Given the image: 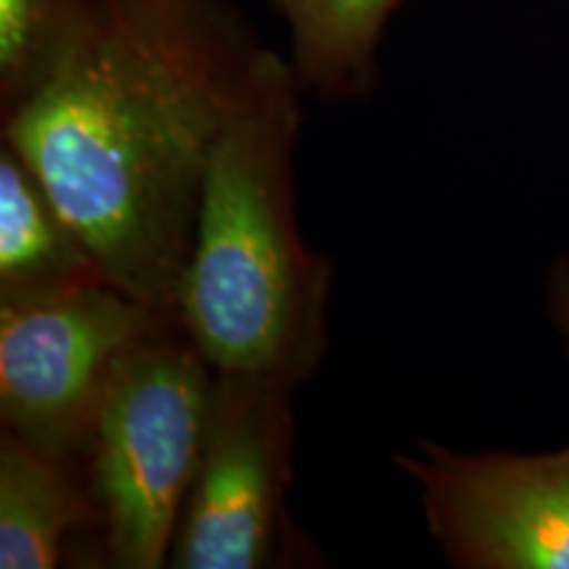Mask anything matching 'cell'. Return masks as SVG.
<instances>
[{
    "label": "cell",
    "mask_w": 569,
    "mask_h": 569,
    "mask_svg": "<svg viewBox=\"0 0 569 569\" xmlns=\"http://www.w3.org/2000/svg\"><path fill=\"white\" fill-rule=\"evenodd\" d=\"M177 319L109 280L0 303V422L42 451L82 459L122 361Z\"/></svg>",
    "instance_id": "cell-5"
},
{
    "label": "cell",
    "mask_w": 569,
    "mask_h": 569,
    "mask_svg": "<svg viewBox=\"0 0 569 569\" xmlns=\"http://www.w3.org/2000/svg\"><path fill=\"white\" fill-rule=\"evenodd\" d=\"M267 51L232 0H106L3 117L106 280L172 319L211 148Z\"/></svg>",
    "instance_id": "cell-1"
},
{
    "label": "cell",
    "mask_w": 569,
    "mask_h": 569,
    "mask_svg": "<svg viewBox=\"0 0 569 569\" xmlns=\"http://www.w3.org/2000/svg\"><path fill=\"white\" fill-rule=\"evenodd\" d=\"M293 393L280 377L213 372L201 459L177 525L169 567L290 565Z\"/></svg>",
    "instance_id": "cell-4"
},
{
    "label": "cell",
    "mask_w": 569,
    "mask_h": 569,
    "mask_svg": "<svg viewBox=\"0 0 569 569\" xmlns=\"http://www.w3.org/2000/svg\"><path fill=\"white\" fill-rule=\"evenodd\" d=\"M396 465L417 482L427 528L461 569H569V448L465 453L419 440Z\"/></svg>",
    "instance_id": "cell-6"
},
{
    "label": "cell",
    "mask_w": 569,
    "mask_h": 569,
    "mask_svg": "<svg viewBox=\"0 0 569 569\" xmlns=\"http://www.w3.org/2000/svg\"><path fill=\"white\" fill-rule=\"evenodd\" d=\"M211 386L213 369L180 325L142 340L117 369L82 453L98 515L96 565L169 567Z\"/></svg>",
    "instance_id": "cell-3"
},
{
    "label": "cell",
    "mask_w": 569,
    "mask_h": 569,
    "mask_svg": "<svg viewBox=\"0 0 569 569\" xmlns=\"http://www.w3.org/2000/svg\"><path fill=\"white\" fill-rule=\"evenodd\" d=\"M306 96L293 63L269 48L213 142L177 322L213 372L303 386L327 351L330 261L296 217L293 151Z\"/></svg>",
    "instance_id": "cell-2"
},
{
    "label": "cell",
    "mask_w": 569,
    "mask_h": 569,
    "mask_svg": "<svg viewBox=\"0 0 569 569\" xmlns=\"http://www.w3.org/2000/svg\"><path fill=\"white\" fill-rule=\"evenodd\" d=\"M106 280L96 256L27 161L0 148V303L34 301Z\"/></svg>",
    "instance_id": "cell-8"
},
{
    "label": "cell",
    "mask_w": 569,
    "mask_h": 569,
    "mask_svg": "<svg viewBox=\"0 0 569 569\" xmlns=\"http://www.w3.org/2000/svg\"><path fill=\"white\" fill-rule=\"evenodd\" d=\"M106 0H0V119L30 101Z\"/></svg>",
    "instance_id": "cell-10"
},
{
    "label": "cell",
    "mask_w": 569,
    "mask_h": 569,
    "mask_svg": "<svg viewBox=\"0 0 569 569\" xmlns=\"http://www.w3.org/2000/svg\"><path fill=\"white\" fill-rule=\"evenodd\" d=\"M546 298H549V315L557 332L565 340L569 353V259L553 264L549 284H546Z\"/></svg>",
    "instance_id": "cell-11"
},
{
    "label": "cell",
    "mask_w": 569,
    "mask_h": 569,
    "mask_svg": "<svg viewBox=\"0 0 569 569\" xmlns=\"http://www.w3.org/2000/svg\"><path fill=\"white\" fill-rule=\"evenodd\" d=\"M98 515L82 459L0 436V567H59L74 540L96 557Z\"/></svg>",
    "instance_id": "cell-7"
},
{
    "label": "cell",
    "mask_w": 569,
    "mask_h": 569,
    "mask_svg": "<svg viewBox=\"0 0 569 569\" xmlns=\"http://www.w3.org/2000/svg\"><path fill=\"white\" fill-rule=\"evenodd\" d=\"M401 0H272L290 32V63L303 92L356 101L377 82V51Z\"/></svg>",
    "instance_id": "cell-9"
}]
</instances>
